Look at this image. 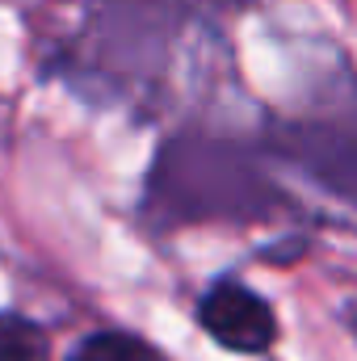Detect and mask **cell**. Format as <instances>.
I'll return each mask as SVG.
<instances>
[{"label":"cell","mask_w":357,"mask_h":361,"mask_svg":"<svg viewBox=\"0 0 357 361\" xmlns=\"http://www.w3.org/2000/svg\"><path fill=\"white\" fill-rule=\"evenodd\" d=\"M202 328L231 353H261L277 336V319L261 294H253L240 281H219L198 307Z\"/></svg>","instance_id":"cell-1"},{"label":"cell","mask_w":357,"mask_h":361,"mask_svg":"<svg viewBox=\"0 0 357 361\" xmlns=\"http://www.w3.org/2000/svg\"><path fill=\"white\" fill-rule=\"evenodd\" d=\"M72 361H164V357L131 332H97V336L76 345Z\"/></svg>","instance_id":"cell-2"},{"label":"cell","mask_w":357,"mask_h":361,"mask_svg":"<svg viewBox=\"0 0 357 361\" xmlns=\"http://www.w3.org/2000/svg\"><path fill=\"white\" fill-rule=\"evenodd\" d=\"M0 361H51L42 328L21 315H0Z\"/></svg>","instance_id":"cell-3"}]
</instances>
